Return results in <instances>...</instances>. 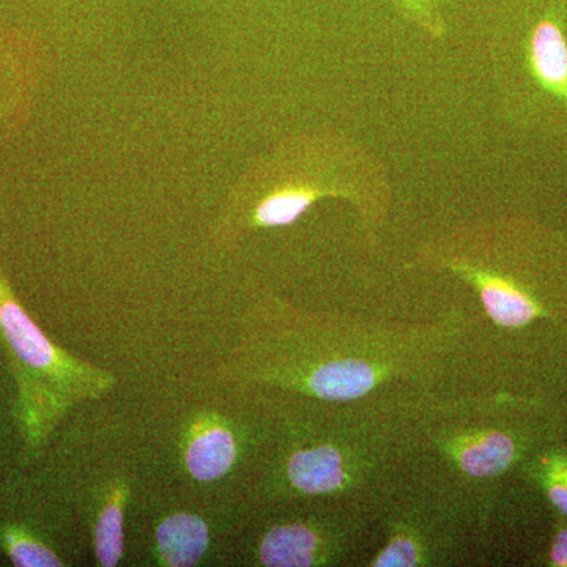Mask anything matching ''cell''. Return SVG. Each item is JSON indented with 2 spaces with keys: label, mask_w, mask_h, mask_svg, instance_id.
<instances>
[{
  "label": "cell",
  "mask_w": 567,
  "mask_h": 567,
  "mask_svg": "<svg viewBox=\"0 0 567 567\" xmlns=\"http://www.w3.org/2000/svg\"><path fill=\"white\" fill-rule=\"evenodd\" d=\"M360 465L341 443L319 442L290 451L282 462L286 486L297 495H334L353 486Z\"/></svg>",
  "instance_id": "obj_3"
},
{
  "label": "cell",
  "mask_w": 567,
  "mask_h": 567,
  "mask_svg": "<svg viewBox=\"0 0 567 567\" xmlns=\"http://www.w3.org/2000/svg\"><path fill=\"white\" fill-rule=\"evenodd\" d=\"M454 462L466 476L494 477L505 473L517 457V445L502 431L480 429L454 440Z\"/></svg>",
  "instance_id": "obj_7"
},
{
  "label": "cell",
  "mask_w": 567,
  "mask_h": 567,
  "mask_svg": "<svg viewBox=\"0 0 567 567\" xmlns=\"http://www.w3.org/2000/svg\"><path fill=\"white\" fill-rule=\"evenodd\" d=\"M550 559L555 566L567 567V528L559 533L551 546Z\"/></svg>",
  "instance_id": "obj_15"
},
{
  "label": "cell",
  "mask_w": 567,
  "mask_h": 567,
  "mask_svg": "<svg viewBox=\"0 0 567 567\" xmlns=\"http://www.w3.org/2000/svg\"><path fill=\"white\" fill-rule=\"evenodd\" d=\"M394 3L405 17L416 22L424 31L434 35H442L445 31L439 0H394Z\"/></svg>",
  "instance_id": "obj_13"
},
{
  "label": "cell",
  "mask_w": 567,
  "mask_h": 567,
  "mask_svg": "<svg viewBox=\"0 0 567 567\" xmlns=\"http://www.w3.org/2000/svg\"><path fill=\"white\" fill-rule=\"evenodd\" d=\"M0 346L17 385L14 420L29 456L43 451L78 405L100 401L117 386L111 371L54 344L41 331L2 270Z\"/></svg>",
  "instance_id": "obj_2"
},
{
  "label": "cell",
  "mask_w": 567,
  "mask_h": 567,
  "mask_svg": "<svg viewBox=\"0 0 567 567\" xmlns=\"http://www.w3.org/2000/svg\"><path fill=\"white\" fill-rule=\"evenodd\" d=\"M450 268L475 287L488 317L502 327H524L540 316L536 301L507 276L465 262L450 264Z\"/></svg>",
  "instance_id": "obj_6"
},
{
  "label": "cell",
  "mask_w": 567,
  "mask_h": 567,
  "mask_svg": "<svg viewBox=\"0 0 567 567\" xmlns=\"http://www.w3.org/2000/svg\"><path fill=\"white\" fill-rule=\"evenodd\" d=\"M334 540L327 528L309 522H289L268 529L257 547L260 565L308 567L327 565L333 557Z\"/></svg>",
  "instance_id": "obj_5"
},
{
  "label": "cell",
  "mask_w": 567,
  "mask_h": 567,
  "mask_svg": "<svg viewBox=\"0 0 567 567\" xmlns=\"http://www.w3.org/2000/svg\"><path fill=\"white\" fill-rule=\"evenodd\" d=\"M548 498L567 516V473H557L548 486Z\"/></svg>",
  "instance_id": "obj_14"
},
{
  "label": "cell",
  "mask_w": 567,
  "mask_h": 567,
  "mask_svg": "<svg viewBox=\"0 0 567 567\" xmlns=\"http://www.w3.org/2000/svg\"><path fill=\"white\" fill-rule=\"evenodd\" d=\"M425 548L412 533H395L391 536L390 543L372 561L377 567H412L423 565Z\"/></svg>",
  "instance_id": "obj_12"
},
{
  "label": "cell",
  "mask_w": 567,
  "mask_h": 567,
  "mask_svg": "<svg viewBox=\"0 0 567 567\" xmlns=\"http://www.w3.org/2000/svg\"><path fill=\"white\" fill-rule=\"evenodd\" d=\"M0 547L17 567H61L62 558L29 529L7 525L0 529Z\"/></svg>",
  "instance_id": "obj_11"
},
{
  "label": "cell",
  "mask_w": 567,
  "mask_h": 567,
  "mask_svg": "<svg viewBox=\"0 0 567 567\" xmlns=\"http://www.w3.org/2000/svg\"><path fill=\"white\" fill-rule=\"evenodd\" d=\"M234 429L218 413L194 416L182 442L183 465L193 480L213 483L226 476L238 458Z\"/></svg>",
  "instance_id": "obj_4"
},
{
  "label": "cell",
  "mask_w": 567,
  "mask_h": 567,
  "mask_svg": "<svg viewBox=\"0 0 567 567\" xmlns=\"http://www.w3.org/2000/svg\"><path fill=\"white\" fill-rule=\"evenodd\" d=\"M330 189L311 183H287L274 192L265 194L252 208L246 210L235 221V227H252V229H268V227L289 226L297 221L301 215L319 197L327 196Z\"/></svg>",
  "instance_id": "obj_9"
},
{
  "label": "cell",
  "mask_w": 567,
  "mask_h": 567,
  "mask_svg": "<svg viewBox=\"0 0 567 567\" xmlns=\"http://www.w3.org/2000/svg\"><path fill=\"white\" fill-rule=\"evenodd\" d=\"M130 487L117 480L106 488L93 527V551L103 567H115L125 551V507Z\"/></svg>",
  "instance_id": "obj_10"
},
{
  "label": "cell",
  "mask_w": 567,
  "mask_h": 567,
  "mask_svg": "<svg viewBox=\"0 0 567 567\" xmlns=\"http://www.w3.org/2000/svg\"><path fill=\"white\" fill-rule=\"evenodd\" d=\"M416 336L353 334L352 328L262 301L245 312L233 347L216 369L230 386H278L324 401L371 393L404 371Z\"/></svg>",
  "instance_id": "obj_1"
},
{
  "label": "cell",
  "mask_w": 567,
  "mask_h": 567,
  "mask_svg": "<svg viewBox=\"0 0 567 567\" xmlns=\"http://www.w3.org/2000/svg\"><path fill=\"white\" fill-rule=\"evenodd\" d=\"M156 554L167 567L196 566L210 546V532L204 518L192 513L164 517L155 532Z\"/></svg>",
  "instance_id": "obj_8"
}]
</instances>
